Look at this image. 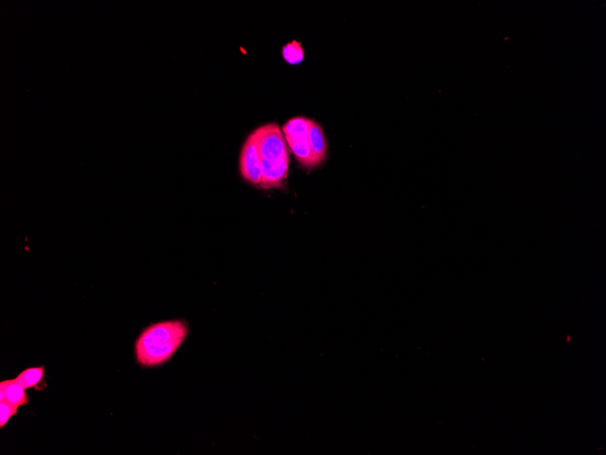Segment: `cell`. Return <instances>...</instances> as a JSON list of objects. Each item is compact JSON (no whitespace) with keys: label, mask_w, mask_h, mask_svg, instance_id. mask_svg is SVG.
Segmentation results:
<instances>
[{"label":"cell","mask_w":606,"mask_h":455,"mask_svg":"<svg viewBox=\"0 0 606 455\" xmlns=\"http://www.w3.org/2000/svg\"><path fill=\"white\" fill-rule=\"evenodd\" d=\"M308 141L313 152L314 165L318 167L326 159L328 145L324 129L313 120L308 132Z\"/></svg>","instance_id":"obj_5"},{"label":"cell","mask_w":606,"mask_h":455,"mask_svg":"<svg viewBox=\"0 0 606 455\" xmlns=\"http://www.w3.org/2000/svg\"><path fill=\"white\" fill-rule=\"evenodd\" d=\"M240 173L244 180L250 184L260 185V157L255 130L247 137L241 151Z\"/></svg>","instance_id":"obj_3"},{"label":"cell","mask_w":606,"mask_h":455,"mask_svg":"<svg viewBox=\"0 0 606 455\" xmlns=\"http://www.w3.org/2000/svg\"><path fill=\"white\" fill-rule=\"evenodd\" d=\"M19 407L13 406L8 401H0V427L3 428L10 418L18 412Z\"/></svg>","instance_id":"obj_11"},{"label":"cell","mask_w":606,"mask_h":455,"mask_svg":"<svg viewBox=\"0 0 606 455\" xmlns=\"http://www.w3.org/2000/svg\"><path fill=\"white\" fill-rule=\"evenodd\" d=\"M0 401H5L13 406L21 407L29 404V396L26 394V389L14 379L3 381L0 384Z\"/></svg>","instance_id":"obj_7"},{"label":"cell","mask_w":606,"mask_h":455,"mask_svg":"<svg viewBox=\"0 0 606 455\" xmlns=\"http://www.w3.org/2000/svg\"><path fill=\"white\" fill-rule=\"evenodd\" d=\"M260 161L277 162L288 159L287 142L277 124H267L255 129Z\"/></svg>","instance_id":"obj_2"},{"label":"cell","mask_w":606,"mask_h":455,"mask_svg":"<svg viewBox=\"0 0 606 455\" xmlns=\"http://www.w3.org/2000/svg\"><path fill=\"white\" fill-rule=\"evenodd\" d=\"M44 375V366L29 368V369L19 373L16 380L24 389L27 390L38 386L42 381V379H43Z\"/></svg>","instance_id":"obj_9"},{"label":"cell","mask_w":606,"mask_h":455,"mask_svg":"<svg viewBox=\"0 0 606 455\" xmlns=\"http://www.w3.org/2000/svg\"><path fill=\"white\" fill-rule=\"evenodd\" d=\"M282 53L285 61L291 65L301 63L305 57L304 50L302 49V44L296 40L286 44L282 47Z\"/></svg>","instance_id":"obj_10"},{"label":"cell","mask_w":606,"mask_h":455,"mask_svg":"<svg viewBox=\"0 0 606 455\" xmlns=\"http://www.w3.org/2000/svg\"><path fill=\"white\" fill-rule=\"evenodd\" d=\"M287 145L300 164L307 168L315 167L313 152H311L308 139L287 143Z\"/></svg>","instance_id":"obj_8"},{"label":"cell","mask_w":606,"mask_h":455,"mask_svg":"<svg viewBox=\"0 0 606 455\" xmlns=\"http://www.w3.org/2000/svg\"><path fill=\"white\" fill-rule=\"evenodd\" d=\"M189 325L184 320H168L145 328L134 345L137 363L144 367H156L169 361L189 336Z\"/></svg>","instance_id":"obj_1"},{"label":"cell","mask_w":606,"mask_h":455,"mask_svg":"<svg viewBox=\"0 0 606 455\" xmlns=\"http://www.w3.org/2000/svg\"><path fill=\"white\" fill-rule=\"evenodd\" d=\"M290 159H285L277 162L260 161V174L262 188H273L282 187L283 182L288 176Z\"/></svg>","instance_id":"obj_4"},{"label":"cell","mask_w":606,"mask_h":455,"mask_svg":"<svg viewBox=\"0 0 606 455\" xmlns=\"http://www.w3.org/2000/svg\"><path fill=\"white\" fill-rule=\"evenodd\" d=\"M311 121L307 117H293L282 126V131L284 135L286 142L301 141L308 139Z\"/></svg>","instance_id":"obj_6"}]
</instances>
